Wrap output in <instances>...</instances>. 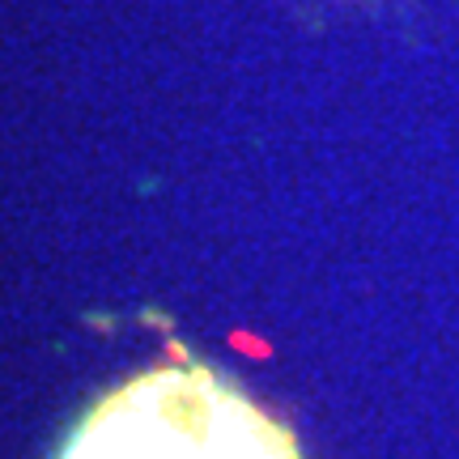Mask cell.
Instances as JSON below:
<instances>
[{"label": "cell", "mask_w": 459, "mask_h": 459, "mask_svg": "<svg viewBox=\"0 0 459 459\" xmlns=\"http://www.w3.org/2000/svg\"><path fill=\"white\" fill-rule=\"evenodd\" d=\"M60 459H302L294 434L204 366H158L107 392Z\"/></svg>", "instance_id": "obj_1"}]
</instances>
